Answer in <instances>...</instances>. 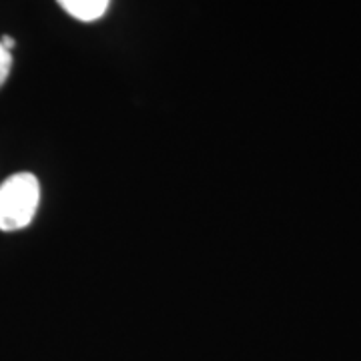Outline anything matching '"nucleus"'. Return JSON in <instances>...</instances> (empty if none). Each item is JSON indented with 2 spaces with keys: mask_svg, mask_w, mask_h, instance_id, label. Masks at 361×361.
Returning a JSON list of instances; mask_svg holds the SVG:
<instances>
[{
  "mask_svg": "<svg viewBox=\"0 0 361 361\" xmlns=\"http://www.w3.org/2000/svg\"><path fill=\"white\" fill-rule=\"evenodd\" d=\"M40 183L32 173H16L0 185V231H20L35 219Z\"/></svg>",
  "mask_w": 361,
  "mask_h": 361,
  "instance_id": "nucleus-1",
  "label": "nucleus"
},
{
  "mask_svg": "<svg viewBox=\"0 0 361 361\" xmlns=\"http://www.w3.org/2000/svg\"><path fill=\"white\" fill-rule=\"evenodd\" d=\"M56 2L73 18L82 20V23H92L106 13L111 0H56Z\"/></svg>",
  "mask_w": 361,
  "mask_h": 361,
  "instance_id": "nucleus-2",
  "label": "nucleus"
},
{
  "mask_svg": "<svg viewBox=\"0 0 361 361\" xmlns=\"http://www.w3.org/2000/svg\"><path fill=\"white\" fill-rule=\"evenodd\" d=\"M11 68H13V54L0 44V87L6 82V78L11 75Z\"/></svg>",
  "mask_w": 361,
  "mask_h": 361,
  "instance_id": "nucleus-3",
  "label": "nucleus"
},
{
  "mask_svg": "<svg viewBox=\"0 0 361 361\" xmlns=\"http://www.w3.org/2000/svg\"><path fill=\"white\" fill-rule=\"evenodd\" d=\"M0 44L11 52L14 49V39H11V37H2V39H0Z\"/></svg>",
  "mask_w": 361,
  "mask_h": 361,
  "instance_id": "nucleus-4",
  "label": "nucleus"
}]
</instances>
